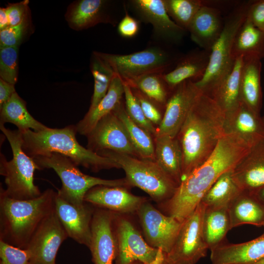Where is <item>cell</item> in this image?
Wrapping results in <instances>:
<instances>
[{
	"instance_id": "obj_39",
	"label": "cell",
	"mask_w": 264,
	"mask_h": 264,
	"mask_svg": "<svg viewBox=\"0 0 264 264\" xmlns=\"http://www.w3.org/2000/svg\"><path fill=\"white\" fill-rule=\"evenodd\" d=\"M125 110L130 118L151 134L154 135L156 129L145 117L141 106L131 88L124 83Z\"/></svg>"
},
{
	"instance_id": "obj_19",
	"label": "cell",
	"mask_w": 264,
	"mask_h": 264,
	"mask_svg": "<svg viewBox=\"0 0 264 264\" xmlns=\"http://www.w3.org/2000/svg\"><path fill=\"white\" fill-rule=\"evenodd\" d=\"M224 134L235 135L250 148L264 140V122L262 116L242 103L225 114Z\"/></svg>"
},
{
	"instance_id": "obj_43",
	"label": "cell",
	"mask_w": 264,
	"mask_h": 264,
	"mask_svg": "<svg viewBox=\"0 0 264 264\" xmlns=\"http://www.w3.org/2000/svg\"><path fill=\"white\" fill-rule=\"evenodd\" d=\"M26 20L15 26H9L0 31V47L18 46L27 29Z\"/></svg>"
},
{
	"instance_id": "obj_41",
	"label": "cell",
	"mask_w": 264,
	"mask_h": 264,
	"mask_svg": "<svg viewBox=\"0 0 264 264\" xmlns=\"http://www.w3.org/2000/svg\"><path fill=\"white\" fill-rule=\"evenodd\" d=\"M0 264H30L26 249L9 244L0 240Z\"/></svg>"
},
{
	"instance_id": "obj_29",
	"label": "cell",
	"mask_w": 264,
	"mask_h": 264,
	"mask_svg": "<svg viewBox=\"0 0 264 264\" xmlns=\"http://www.w3.org/2000/svg\"><path fill=\"white\" fill-rule=\"evenodd\" d=\"M232 56L234 59L239 57L261 60L264 58V31L247 18L235 36Z\"/></svg>"
},
{
	"instance_id": "obj_26",
	"label": "cell",
	"mask_w": 264,
	"mask_h": 264,
	"mask_svg": "<svg viewBox=\"0 0 264 264\" xmlns=\"http://www.w3.org/2000/svg\"><path fill=\"white\" fill-rule=\"evenodd\" d=\"M124 93L123 82L115 74L106 95L94 109L88 111L75 125L77 132L87 136L102 118L112 111L122 102Z\"/></svg>"
},
{
	"instance_id": "obj_45",
	"label": "cell",
	"mask_w": 264,
	"mask_h": 264,
	"mask_svg": "<svg viewBox=\"0 0 264 264\" xmlns=\"http://www.w3.org/2000/svg\"><path fill=\"white\" fill-rule=\"evenodd\" d=\"M28 0L10 4L5 8L9 26H15L26 20Z\"/></svg>"
},
{
	"instance_id": "obj_20",
	"label": "cell",
	"mask_w": 264,
	"mask_h": 264,
	"mask_svg": "<svg viewBox=\"0 0 264 264\" xmlns=\"http://www.w3.org/2000/svg\"><path fill=\"white\" fill-rule=\"evenodd\" d=\"M130 3L140 18L153 25L154 34L159 38L178 42L186 32L169 16L163 0H132Z\"/></svg>"
},
{
	"instance_id": "obj_24",
	"label": "cell",
	"mask_w": 264,
	"mask_h": 264,
	"mask_svg": "<svg viewBox=\"0 0 264 264\" xmlns=\"http://www.w3.org/2000/svg\"><path fill=\"white\" fill-rule=\"evenodd\" d=\"M210 54V51L204 49L196 50L179 58L173 69L162 74L170 90L185 81L200 80L208 67Z\"/></svg>"
},
{
	"instance_id": "obj_25",
	"label": "cell",
	"mask_w": 264,
	"mask_h": 264,
	"mask_svg": "<svg viewBox=\"0 0 264 264\" xmlns=\"http://www.w3.org/2000/svg\"><path fill=\"white\" fill-rule=\"evenodd\" d=\"M262 66L261 60L243 58L240 80L241 102L260 114L263 102Z\"/></svg>"
},
{
	"instance_id": "obj_13",
	"label": "cell",
	"mask_w": 264,
	"mask_h": 264,
	"mask_svg": "<svg viewBox=\"0 0 264 264\" xmlns=\"http://www.w3.org/2000/svg\"><path fill=\"white\" fill-rule=\"evenodd\" d=\"M147 243L167 254L171 251L182 223L162 214L147 201L136 212Z\"/></svg>"
},
{
	"instance_id": "obj_40",
	"label": "cell",
	"mask_w": 264,
	"mask_h": 264,
	"mask_svg": "<svg viewBox=\"0 0 264 264\" xmlns=\"http://www.w3.org/2000/svg\"><path fill=\"white\" fill-rule=\"evenodd\" d=\"M18 46L0 47V77L15 85L18 79Z\"/></svg>"
},
{
	"instance_id": "obj_49",
	"label": "cell",
	"mask_w": 264,
	"mask_h": 264,
	"mask_svg": "<svg viewBox=\"0 0 264 264\" xmlns=\"http://www.w3.org/2000/svg\"><path fill=\"white\" fill-rule=\"evenodd\" d=\"M255 194L260 200L264 204V186L259 189Z\"/></svg>"
},
{
	"instance_id": "obj_16",
	"label": "cell",
	"mask_w": 264,
	"mask_h": 264,
	"mask_svg": "<svg viewBox=\"0 0 264 264\" xmlns=\"http://www.w3.org/2000/svg\"><path fill=\"white\" fill-rule=\"evenodd\" d=\"M115 212L97 207L91 221L89 249L94 264H113L117 255L113 220Z\"/></svg>"
},
{
	"instance_id": "obj_35",
	"label": "cell",
	"mask_w": 264,
	"mask_h": 264,
	"mask_svg": "<svg viewBox=\"0 0 264 264\" xmlns=\"http://www.w3.org/2000/svg\"><path fill=\"white\" fill-rule=\"evenodd\" d=\"M242 192L232 176V170L222 174L205 193L200 202L207 208L228 207Z\"/></svg>"
},
{
	"instance_id": "obj_44",
	"label": "cell",
	"mask_w": 264,
	"mask_h": 264,
	"mask_svg": "<svg viewBox=\"0 0 264 264\" xmlns=\"http://www.w3.org/2000/svg\"><path fill=\"white\" fill-rule=\"evenodd\" d=\"M246 18L255 26L264 31V0L248 2Z\"/></svg>"
},
{
	"instance_id": "obj_22",
	"label": "cell",
	"mask_w": 264,
	"mask_h": 264,
	"mask_svg": "<svg viewBox=\"0 0 264 264\" xmlns=\"http://www.w3.org/2000/svg\"><path fill=\"white\" fill-rule=\"evenodd\" d=\"M224 23L219 9L206 2L194 17L187 31L195 43L210 51L221 34Z\"/></svg>"
},
{
	"instance_id": "obj_42",
	"label": "cell",
	"mask_w": 264,
	"mask_h": 264,
	"mask_svg": "<svg viewBox=\"0 0 264 264\" xmlns=\"http://www.w3.org/2000/svg\"><path fill=\"white\" fill-rule=\"evenodd\" d=\"M131 88L137 99L145 117L154 125L159 126L163 118L159 108V106H161L151 100L138 89Z\"/></svg>"
},
{
	"instance_id": "obj_34",
	"label": "cell",
	"mask_w": 264,
	"mask_h": 264,
	"mask_svg": "<svg viewBox=\"0 0 264 264\" xmlns=\"http://www.w3.org/2000/svg\"><path fill=\"white\" fill-rule=\"evenodd\" d=\"M106 1L82 0L70 10L68 22L77 29L89 27L102 22H111L105 13Z\"/></svg>"
},
{
	"instance_id": "obj_50",
	"label": "cell",
	"mask_w": 264,
	"mask_h": 264,
	"mask_svg": "<svg viewBox=\"0 0 264 264\" xmlns=\"http://www.w3.org/2000/svg\"><path fill=\"white\" fill-rule=\"evenodd\" d=\"M253 264H264V258Z\"/></svg>"
},
{
	"instance_id": "obj_14",
	"label": "cell",
	"mask_w": 264,
	"mask_h": 264,
	"mask_svg": "<svg viewBox=\"0 0 264 264\" xmlns=\"http://www.w3.org/2000/svg\"><path fill=\"white\" fill-rule=\"evenodd\" d=\"M67 237L54 210L40 223L25 249L30 264H56L59 248Z\"/></svg>"
},
{
	"instance_id": "obj_28",
	"label": "cell",
	"mask_w": 264,
	"mask_h": 264,
	"mask_svg": "<svg viewBox=\"0 0 264 264\" xmlns=\"http://www.w3.org/2000/svg\"><path fill=\"white\" fill-rule=\"evenodd\" d=\"M155 161L179 185L182 181V155L176 137L154 136Z\"/></svg>"
},
{
	"instance_id": "obj_12",
	"label": "cell",
	"mask_w": 264,
	"mask_h": 264,
	"mask_svg": "<svg viewBox=\"0 0 264 264\" xmlns=\"http://www.w3.org/2000/svg\"><path fill=\"white\" fill-rule=\"evenodd\" d=\"M202 93L195 82L191 80L176 86L167 102L162 121L154 136L176 137L190 110Z\"/></svg>"
},
{
	"instance_id": "obj_47",
	"label": "cell",
	"mask_w": 264,
	"mask_h": 264,
	"mask_svg": "<svg viewBox=\"0 0 264 264\" xmlns=\"http://www.w3.org/2000/svg\"><path fill=\"white\" fill-rule=\"evenodd\" d=\"M15 92L14 85L0 79V108Z\"/></svg>"
},
{
	"instance_id": "obj_38",
	"label": "cell",
	"mask_w": 264,
	"mask_h": 264,
	"mask_svg": "<svg viewBox=\"0 0 264 264\" xmlns=\"http://www.w3.org/2000/svg\"><path fill=\"white\" fill-rule=\"evenodd\" d=\"M168 14L187 31L194 17L206 2L200 0H163Z\"/></svg>"
},
{
	"instance_id": "obj_15",
	"label": "cell",
	"mask_w": 264,
	"mask_h": 264,
	"mask_svg": "<svg viewBox=\"0 0 264 264\" xmlns=\"http://www.w3.org/2000/svg\"><path fill=\"white\" fill-rule=\"evenodd\" d=\"M87 137V148L97 154L109 151L140 158L123 124L113 111L102 118Z\"/></svg>"
},
{
	"instance_id": "obj_21",
	"label": "cell",
	"mask_w": 264,
	"mask_h": 264,
	"mask_svg": "<svg viewBox=\"0 0 264 264\" xmlns=\"http://www.w3.org/2000/svg\"><path fill=\"white\" fill-rule=\"evenodd\" d=\"M232 176L242 191L255 193L264 186V140L250 148L232 170Z\"/></svg>"
},
{
	"instance_id": "obj_2",
	"label": "cell",
	"mask_w": 264,
	"mask_h": 264,
	"mask_svg": "<svg viewBox=\"0 0 264 264\" xmlns=\"http://www.w3.org/2000/svg\"><path fill=\"white\" fill-rule=\"evenodd\" d=\"M224 115L216 102L203 93L195 102L176 137L182 155V180L215 150L224 134Z\"/></svg>"
},
{
	"instance_id": "obj_51",
	"label": "cell",
	"mask_w": 264,
	"mask_h": 264,
	"mask_svg": "<svg viewBox=\"0 0 264 264\" xmlns=\"http://www.w3.org/2000/svg\"><path fill=\"white\" fill-rule=\"evenodd\" d=\"M132 264H144L141 262H138V261H136V262H135L134 263H133Z\"/></svg>"
},
{
	"instance_id": "obj_11",
	"label": "cell",
	"mask_w": 264,
	"mask_h": 264,
	"mask_svg": "<svg viewBox=\"0 0 264 264\" xmlns=\"http://www.w3.org/2000/svg\"><path fill=\"white\" fill-rule=\"evenodd\" d=\"M113 225L117 245L115 264H132L136 261L151 264L155 259L158 249L144 240L130 220L115 213Z\"/></svg>"
},
{
	"instance_id": "obj_5",
	"label": "cell",
	"mask_w": 264,
	"mask_h": 264,
	"mask_svg": "<svg viewBox=\"0 0 264 264\" xmlns=\"http://www.w3.org/2000/svg\"><path fill=\"white\" fill-rule=\"evenodd\" d=\"M0 129L11 146L13 157L7 161L0 153V174L4 177L6 189L4 193L9 198L18 200L36 198L42 193L34 183V173L42 170L34 159L22 149V132L6 128L0 125Z\"/></svg>"
},
{
	"instance_id": "obj_53",
	"label": "cell",
	"mask_w": 264,
	"mask_h": 264,
	"mask_svg": "<svg viewBox=\"0 0 264 264\" xmlns=\"http://www.w3.org/2000/svg\"><path fill=\"white\" fill-rule=\"evenodd\" d=\"M263 226H264V223H263ZM263 234H264V233H263Z\"/></svg>"
},
{
	"instance_id": "obj_48",
	"label": "cell",
	"mask_w": 264,
	"mask_h": 264,
	"mask_svg": "<svg viewBox=\"0 0 264 264\" xmlns=\"http://www.w3.org/2000/svg\"><path fill=\"white\" fill-rule=\"evenodd\" d=\"M9 26V20L5 8L0 9V31Z\"/></svg>"
},
{
	"instance_id": "obj_36",
	"label": "cell",
	"mask_w": 264,
	"mask_h": 264,
	"mask_svg": "<svg viewBox=\"0 0 264 264\" xmlns=\"http://www.w3.org/2000/svg\"><path fill=\"white\" fill-rule=\"evenodd\" d=\"M162 74H149L124 83L131 88L138 89L151 100L165 108L172 91L163 79Z\"/></svg>"
},
{
	"instance_id": "obj_4",
	"label": "cell",
	"mask_w": 264,
	"mask_h": 264,
	"mask_svg": "<svg viewBox=\"0 0 264 264\" xmlns=\"http://www.w3.org/2000/svg\"><path fill=\"white\" fill-rule=\"evenodd\" d=\"M21 132L22 149L33 158L55 153L69 158L77 166L81 165L93 171L120 168L113 159L81 146L76 137L77 132L75 125L61 129L48 127L39 132L31 130Z\"/></svg>"
},
{
	"instance_id": "obj_1",
	"label": "cell",
	"mask_w": 264,
	"mask_h": 264,
	"mask_svg": "<svg viewBox=\"0 0 264 264\" xmlns=\"http://www.w3.org/2000/svg\"><path fill=\"white\" fill-rule=\"evenodd\" d=\"M250 147L232 134H224L210 156L183 179L174 195L163 202L168 215L182 222L223 173L232 170Z\"/></svg>"
},
{
	"instance_id": "obj_23",
	"label": "cell",
	"mask_w": 264,
	"mask_h": 264,
	"mask_svg": "<svg viewBox=\"0 0 264 264\" xmlns=\"http://www.w3.org/2000/svg\"><path fill=\"white\" fill-rule=\"evenodd\" d=\"M210 251L212 264H253L264 258V234L241 243L222 242Z\"/></svg>"
},
{
	"instance_id": "obj_7",
	"label": "cell",
	"mask_w": 264,
	"mask_h": 264,
	"mask_svg": "<svg viewBox=\"0 0 264 264\" xmlns=\"http://www.w3.org/2000/svg\"><path fill=\"white\" fill-rule=\"evenodd\" d=\"M41 169H52L62 181L57 192L63 198L77 207L86 204L84 197L92 188L98 185L130 187L126 179H105L83 173L69 158L52 153L33 158Z\"/></svg>"
},
{
	"instance_id": "obj_9",
	"label": "cell",
	"mask_w": 264,
	"mask_h": 264,
	"mask_svg": "<svg viewBox=\"0 0 264 264\" xmlns=\"http://www.w3.org/2000/svg\"><path fill=\"white\" fill-rule=\"evenodd\" d=\"M94 52L106 61L125 83L149 74L166 73L173 63L170 55L159 47L124 55Z\"/></svg>"
},
{
	"instance_id": "obj_27",
	"label": "cell",
	"mask_w": 264,
	"mask_h": 264,
	"mask_svg": "<svg viewBox=\"0 0 264 264\" xmlns=\"http://www.w3.org/2000/svg\"><path fill=\"white\" fill-rule=\"evenodd\" d=\"M228 210L231 228L244 224L263 225L264 204L255 193L242 191L230 203Z\"/></svg>"
},
{
	"instance_id": "obj_10",
	"label": "cell",
	"mask_w": 264,
	"mask_h": 264,
	"mask_svg": "<svg viewBox=\"0 0 264 264\" xmlns=\"http://www.w3.org/2000/svg\"><path fill=\"white\" fill-rule=\"evenodd\" d=\"M205 209L200 202L182 222L171 251L165 254L164 264H196L206 256L209 248L202 232Z\"/></svg>"
},
{
	"instance_id": "obj_37",
	"label": "cell",
	"mask_w": 264,
	"mask_h": 264,
	"mask_svg": "<svg viewBox=\"0 0 264 264\" xmlns=\"http://www.w3.org/2000/svg\"><path fill=\"white\" fill-rule=\"evenodd\" d=\"M90 69L94 78V85L88 111L94 109L106 95L115 75L111 66L94 52L91 58Z\"/></svg>"
},
{
	"instance_id": "obj_17",
	"label": "cell",
	"mask_w": 264,
	"mask_h": 264,
	"mask_svg": "<svg viewBox=\"0 0 264 264\" xmlns=\"http://www.w3.org/2000/svg\"><path fill=\"white\" fill-rule=\"evenodd\" d=\"M55 211L68 237L89 248L91 240V225L94 209L86 202L77 207L56 192Z\"/></svg>"
},
{
	"instance_id": "obj_30",
	"label": "cell",
	"mask_w": 264,
	"mask_h": 264,
	"mask_svg": "<svg viewBox=\"0 0 264 264\" xmlns=\"http://www.w3.org/2000/svg\"><path fill=\"white\" fill-rule=\"evenodd\" d=\"M243 58L235 59L229 73L210 95L224 114L235 109L241 103L240 80Z\"/></svg>"
},
{
	"instance_id": "obj_32",
	"label": "cell",
	"mask_w": 264,
	"mask_h": 264,
	"mask_svg": "<svg viewBox=\"0 0 264 264\" xmlns=\"http://www.w3.org/2000/svg\"><path fill=\"white\" fill-rule=\"evenodd\" d=\"M228 207H206L202 221L204 241L210 250L222 243L231 229Z\"/></svg>"
},
{
	"instance_id": "obj_52",
	"label": "cell",
	"mask_w": 264,
	"mask_h": 264,
	"mask_svg": "<svg viewBox=\"0 0 264 264\" xmlns=\"http://www.w3.org/2000/svg\"><path fill=\"white\" fill-rule=\"evenodd\" d=\"M262 119H263V121L264 122V115L262 116Z\"/></svg>"
},
{
	"instance_id": "obj_6",
	"label": "cell",
	"mask_w": 264,
	"mask_h": 264,
	"mask_svg": "<svg viewBox=\"0 0 264 264\" xmlns=\"http://www.w3.org/2000/svg\"><path fill=\"white\" fill-rule=\"evenodd\" d=\"M98 154L114 160L125 171L130 186L141 189L157 202L169 199L178 186L155 161L109 151Z\"/></svg>"
},
{
	"instance_id": "obj_8",
	"label": "cell",
	"mask_w": 264,
	"mask_h": 264,
	"mask_svg": "<svg viewBox=\"0 0 264 264\" xmlns=\"http://www.w3.org/2000/svg\"><path fill=\"white\" fill-rule=\"evenodd\" d=\"M247 5L248 2H243L226 17L221 34L211 49L206 72L200 80L195 82L202 92L209 96L233 66V42L238 30L246 18Z\"/></svg>"
},
{
	"instance_id": "obj_18",
	"label": "cell",
	"mask_w": 264,
	"mask_h": 264,
	"mask_svg": "<svg viewBox=\"0 0 264 264\" xmlns=\"http://www.w3.org/2000/svg\"><path fill=\"white\" fill-rule=\"evenodd\" d=\"M146 201L145 198L132 194L127 187L106 185L92 188L84 197L86 203L119 214L136 212Z\"/></svg>"
},
{
	"instance_id": "obj_46",
	"label": "cell",
	"mask_w": 264,
	"mask_h": 264,
	"mask_svg": "<svg viewBox=\"0 0 264 264\" xmlns=\"http://www.w3.org/2000/svg\"><path fill=\"white\" fill-rule=\"evenodd\" d=\"M117 29L121 36L127 38H132L135 36L139 31V22L126 12L118 24Z\"/></svg>"
},
{
	"instance_id": "obj_33",
	"label": "cell",
	"mask_w": 264,
	"mask_h": 264,
	"mask_svg": "<svg viewBox=\"0 0 264 264\" xmlns=\"http://www.w3.org/2000/svg\"><path fill=\"white\" fill-rule=\"evenodd\" d=\"M113 111L123 124L139 157L155 161L154 143L151 134L130 118L122 102Z\"/></svg>"
},
{
	"instance_id": "obj_31",
	"label": "cell",
	"mask_w": 264,
	"mask_h": 264,
	"mask_svg": "<svg viewBox=\"0 0 264 264\" xmlns=\"http://www.w3.org/2000/svg\"><path fill=\"white\" fill-rule=\"evenodd\" d=\"M0 125L10 123L21 131H43L48 127L35 119L28 112L26 103L15 92L0 108Z\"/></svg>"
},
{
	"instance_id": "obj_3",
	"label": "cell",
	"mask_w": 264,
	"mask_h": 264,
	"mask_svg": "<svg viewBox=\"0 0 264 264\" xmlns=\"http://www.w3.org/2000/svg\"><path fill=\"white\" fill-rule=\"evenodd\" d=\"M56 192L48 189L34 198L18 200L0 189V240L25 249L42 221L55 210Z\"/></svg>"
}]
</instances>
